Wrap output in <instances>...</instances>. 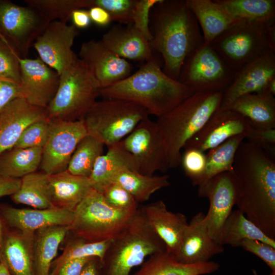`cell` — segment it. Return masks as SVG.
<instances>
[{
  "instance_id": "obj_31",
  "label": "cell",
  "mask_w": 275,
  "mask_h": 275,
  "mask_svg": "<svg viewBox=\"0 0 275 275\" xmlns=\"http://www.w3.org/2000/svg\"><path fill=\"white\" fill-rule=\"evenodd\" d=\"M70 229V226H53L35 232L33 245L35 275H50L59 246Z\"/></svg>"
},
{
  "instance_id": "obj_46",
  "label": "cell",
  "mask_w": 275,
  "mask_h": 275,
  "mask_svg": "<svg viewBox=\"0 0 275 275\" xmlns=\"http://www.w3.org/2000/svg\"><path fill=\"white\" fill-rule=\"evenodd\" d=\"M160 0H136L132 18L133 25L150 42V13L153 6Z\"/></svg>"
},
{
  "instance_id": "obj_35",
  "label": "cell",
  "mask_w": 275,
  "mask_h": 275,
  "mask_svg": "<svg viewBox=\"0 0 275 275\" xmlns=\"http://www.w3.org/2000/svg\"><path fill=\"white\" fill-rule=\"evenodd\" d=\"M42 148H13L0 156V177L21 179L40 166Z\"/></svg>"
},
{
  "instance_id": "obj_11",
  "label": "cell",
  "mask_w": 275,
  "mask_h": 275,
  "mask_svg": "<svg viewBox=\"0 0 275 275\" xmlns=\"http://www.w3.org/2000/svg\"><path fill=\"white\" fill-rule=\"evenodd\" d=\"M133 157L138 172L153 176L157 171L169 169L166 144L156 122L147 117L121 141Z\"/></svg>"
},
{
  "instance_id": "obj_28",
  "label": "cell",
  "mask_w": 275,
  "mask_h": 275,
  "mask_svg": "<svg viewBox=\"0 0 275 275\" xmlns=\"http://www.w3.org/2000/svg\"><path fill=\"white\" fill-rule=\"evenodd\" d=\"M107 148V151L97 159L89 177L92 188L100 193L120 172L128 169L138 172L133 157L121 142Z\"/></svg>"
},
{
  "instance_id": "obj_17",
  "label": "cell",
  "mask_w": 275,
  "mask_h": 275,
  "mask_svg": "<svg viewBox=\"0 0 275 275\" xmlns=\"http://www.w3.org/2000/svg\"><path fill=\"white\" fill-rule=\"evenodd\" d=\"M275 77V51H268L238 70L233 79L222 92L221 108L228 107L238 98L263 91Z\"/></svg>"
},
{
  "instance_id": "obj_3",
  "label": "cell",
  "mask_w": 275,
  "mask_h": 275,
  "mask_svg": "<svg viewBox=\"0 0 275 275\" xmlns=\"http://www.w3.org/2000/svg\"><path fill=\"white\" fill-rule=\"evenodd\" d=\"M194 93L167 75L157 59L146 62L136 72L110 86L100 88L104 98L134 102L159 118L175 108Z\"/></svg>"
},
{
  "instance_id": "obj_6",
  "label": "cell",
  "mask_w": 275,
  "mask_h": 275,
  "mask_svg": "<svg viewBox=\"0 0 275 275\" xmlns=\"http://www.w3.org/2000/svg\"><path fill=\"white\" fill-rule=\"evenodd\" d=\"M100 88L91 70L78 58L60 75L57 91L46 108L48 119L64 121L81 119L97 101Z\"/></svg>"
},
{
  "instance_id": "obj_8",
  "label": "cell",
  "mask_w": 275,
  "mask_h": 275,
  "mask_svg": "<svg viewBox=\"0 0 275 275\" xmlns=\"http://www.w3.org/2000/svg\"><path fill=\"white\" fill-rule=\"evenodd\" d=\"M138 210L115 208L101 193L92 188L73 211L70 231L76 238L89 242L113 239L128 226Z\"/></svg>"
},
{
  "instance_id": "obj_45",
  "label": "cell",
  "mask_w": 275,
  "mask_h": 275,
  "mask_svg": "<svg viewBox=\"0 0 275 275\" xmlns=\"http://www.w3.org/2000/svg\"><path fill=\"white\" fill-rule=\"evenodd\" d=\"M101 193L106 201L115 208L130 211L138 210V203L132 196L117 183L108 184Z\"/></svg>"
},
{
  "instance_id": "obj_9",
  "label": "cell",
  "mask_w": 275,
  "mask_h": 275,
  "mask_svg": "<svg viewBox=\"0 0 275 275\" xmlns=\"http://www.w3.org/2000/svg\"><path fill=\"white\" fill-rule=\"evenodd\" d=\"M235 72L256 57L275 51V19L266 23L242 22L210 44Z\"/></svg>"
},
{
  "instance_id": "obj_22",
  "label": "cell",
  "mask_w": 275,
  "mask_h": 275,
  "mask_svg": "<svg viewBox=\"0 0 275 275\" xmlns=\"http://www.w3.org/2000/svg\"><path fill=\"white\" fill-rule=\"evenodd\" d=\"M0 214L4 221L16 230L26 234L53 226H70L74 212L56 207L47 209L16 208L0 205Z\"/></svg>"
},
{
  "instance_id": "obj_57",
  "label": "cell",
  "mask_w": 275,
  "mask_h": 275,
  "mask_svg": "<svg viewBox=\"0 0 275 275\" xmlns=\"http://www.w3.org/2000/svg\"><path fill=\"white\" fill-rule=\"evenodd\" d=\"M4 229H3V222L2 220V217L1 216L0 214V245L3 239V237L4 236ZM1 261V254H0V261Z\"/></svg>"
},
{
  "instance_id": "obj_10",
  "label": "cell",
  "mask_w": 275,
  "mask_h": 275,
  "mask_svg": "<svg viewBox=\"0 0 275 275\" xmlns=\"http://www.w3.org/2000/svg\"><path fill=\"white\" fill-rule=\"evenodd\" d=\"M235 72L210 44L203 42L185 61L178 80L194 93L223 92Z\"/></svg>"
},
{
  "instance_id": "obj_55",
  "label": "cell",
  "mask_w": 275,
  "mask_h": 275,
  "mask_svg": "<svg viewBox=\"0 0 275 275\" xmlns=\"http://www.w3.org/2000/svg\"><path fill=\"white\" fill-rule=\"evenodd\" d=\"M264 90L273 96L275 95V77L269 81Z\"/></svg>"
},
{
  "instance_id": "obj_49",
  "label": "cell",
  "mask_w": 275,
  "mask_h": 275,
  "mask_svg": "<svg viewBox=\"0 0 275 275\" xmlns=\"http://www.w3.org/2000/svg\"><path fill=\"white\" fill-rule=\"evenodd\" d=\"M19 97H21L19 85L0 79V112L10 102Z\"/></svg>"
},
{
  "instance_id": "obj_15",
  "label": "cell",
  "mask_w": 275,
  "mask_h": 275,
  "mask_svg": "<svg viewBox=\"0 0 275 275\" xmlns=\"http://www.w3.org/2000/svg\"><path fill=\"white\" fill-rule=\"evenodd\" d=\"M78 32L72 24L56 20L49 23L33 47L39 59L60 75L69 69L78 57L72 48Z\"/></svg>"
},
{
  "instance_id": "obj_53",
  "label": "cell",
  "mask_w": 275,
  "mask_h": 275,
  "mask_svg": "<svg viewBox=\"0 0 275 275\" xmlns=\"http://www.w3.org/2000/svg\"><path fill=\"white\" fill-rule=\"evenodd\" d=\"M20 184L21 179L0 177V198L13 195L19 188Z\"/></svg>"
},
{
  "instance_id": "obj_42",
  "label": "cell",
  "mask_w": 275,
  "mask_h": 275,
  "mask_svg": "<svg viewBox=\"0 0 275 275\" xmlns=\"http://www.w3.org/2000/svg\"><path fill=\"white\" fill-rule=\"evenodd\" d=\"M20 58L10 44L0 39V79L20 85Z\"/></svg>"
},
{
  "instance_id": "obj_29",
  "label": "cell",
  "mask_w": 275,
  "mask_h": 275,
  "mask_svg": "<svg viewBox=\"0 0 275 275\" xmlns=\"http://www.w3.org/2000/svg\"><path fill=\"white\" fill-rule=\"evenodd\" d=\"M226 108L244 117L253 128L275 129V98L265 90L242 96Z\"/></svg>"
},
{
  "instance_id": "obj_24",
  "label": "cell",
  "mask_w": 275,
  "mask_h": 275,
  "mask_svg": "<svg viewBox=\"0 0 275 275\" xmlns=\"http://www.w3.org/2000/svg\"><path fill=\"white\" fill-rule=\"evenodd\" d=\"M100 40L108 49L126 60L147 62L156 59L150 42L133 24L114 25Z\"/></svg>"
},
{
  "instance_id": "obj_5",
  "label": "cell",
  "mask_w": 275,
  "mask_h": 275,
  "mask_svg": "<svg viewBox=\"0 0 275 275\" xmlns=\"http://www.w3.org/2000/svg\"><path fill=\"white\" fill-rule=\"evenodd\" d=\"M166 251L164 242L148 223L141 210L112 240L100 263V275H129L147 256Z\"/></svg>"
},
{
  "instance_id": "obj_4",
  "label": "cell",
  "mask_w": 275,
  "mask_h": 275,
  "mask_svg": "<svg viewBox=\"0 0 275 275\" xmlns=\"http://www.w3.org/2000/svg\"><path fill=\"white\" fill-rule=\"evenodd\" d=\"M223 92L194 93L156 121L163 138L169 169L178 167L181 149L221 107Z\"/></svg>"
},
{
  "instance_id": "obj_52",
  "label": "cell",
  "mask_w": 275,
  "mask_h": 275,
  "mask_svg": "<svg viewBox=\"0 0 275 275\" xmlns=\"http://www.w3.org/2000/svg\"><path fill=\"white\" fill-rule=\"evenodd\" d=\"M72 25L76 29H86L92 22L88 10L78 9L74 10L71 16Z\"/></svg>"
},
{
  "instance_id": "obj_2",
  "label": "cell",
  "mask_w": 275,
  "mask_h": 275,
  "mask_svg": "<svg viewBox=\"0 0 275 275\" xmlns=\"http://www.w3.org/2000/svg\"><path fill=\"white\" fill-rule=\"evenodd\" d=\"M150 42L163 61V72L178 80L186 59L204 42L202 33L186 0H160L150 13Z\"/></svg>"
},
{
  "instance_id": "obj_16",
  "label": "cell",
  "mask_w": 275,
  "mask_h": 275,
  "mask_svg": "<svg viewBox=\"0 0 275 275\" xmlns=\"http://www.w3.org/2000/svg\"><path fill=\"white\" fill-rule=\"evenodd\" d=\"M252 126L241 114L228 108H218L202 128L184 145L183 149H195L204 152L238 135L245 139Z\"/></svg>"
},
{
  "instance_id": "obj_37",
  "label": "cell",
  "mask_w": 275,
  "mask_h": 275,
  "mask_svg": "<svg viewBox=\"0 0 275 275\" xmlns=\"http://www.w3.org/2000/svg\"><path fill=\"white\" fill-rule=\"evenodd\" d=\"M236 18L248 22L275 19L274 0H216Z\"/></svg>"
},
{
  "instance_id": "obj_48",
  "label": "cell",
  "mask_w": 275,
  "mask_h": 275,
  "mask_svg": "<svg viewBox=\"0 0 275 275\" xmlns=\"http://www.w3.org/2000/svg\"><path fill=\"white\" fill-rule=\"evenodd\" d=\"M248 142L258 146L274 159L275 129L252 128L246 137Z\"/></svg>"
},
{
  "instance_id": "obj_39",
  "label": "cell",
  "mask_w": 275,
  "mask_h": 275,
  "mask_svg": "<svg viewBox=\"0 0 275 275\" xmlns=\"http://www.w3.org/2000/svg\"><path fill=\"white\" fill-rule=\"evenodd\" d=\"M112 240L89 242L76 238L69 243L62 254L53 260L50 275H57L65 263L73 259L96 257L101 262Z\"/></svg>"
},
{
  "instance_id": "obj_47",
  "label": "cell",
  "mask_w": 275,
  "mask_h": 275,
  "mask_svg": "<svg viewBox=\"0 0 275 275\" xmlns=\"http://www.w3.org/2000/svg\"><path fill=\"white\" fill-rule=\"evenodd\" d=\"M240 246L261 259L271 269L275 272V248L260 241L254 239L243 240Z\"/></svg>"
},
{
  "instance_id": "obj_40",
  "label": "cell",
  "mask_w": 275,
  "mask_h": 275,
  "mask_svg": "<svg viewBox=\"0 0 275 275\" xmlns=\"http://www.w3.org/2000/svg\"><path fill=\"white\" fill-rule=\"evenodd\" d=\"M26 6L38 13L48 23L56 20L65 23L72 12L88 8V0H24Z\"/></svg>"
},
{
  "instance_id": "obj_33",
  "label": "cell",
  "mask_w": 275,
  "mask_h": 275,
  "mask_svg": "<svg viewBox=\"0 0 275 275\" xmlns=\"http://www.w3.org/2000/svg\"><path fill=\"white\" fill-rule=\"evenodd\" d=\"M111 183L123 187L138 203L148 200L153 193L170 184L169 175L147 176L128 169L116 175Z\"/></svg>"
},
{
  "instance_id": "obj_56",
  "label": "cell",
  "mask_w": 275,
  "mask_h": 275,
  "mask_svg": "<svg viewBox=\"0 0 275 275\" xmlns=\"http://www.w3.org/2000/svg\"><path fill=\"white\" fill-rule=\"evenodd\" d=\"M0 275H11L2 261H0Z\"/></svg>"
},
{
  "instance_id": "obj_14",
  "label": "cell",
  "mask_w": 275,
  "mask_h": 275,
  "mask_svg": "<svg viewBox=\"0 0 275 275\" xmlns=\"http://www.w3.org/2000/svg\"><path fill=\"white\" fill-rule=\"evenodd\" d=\"M50 121V133L42 148L40 164L42 172L48 175L67 170L77 145L88 134L81 120Z\"/></svg>"
},
{
  "instance_id": "obj_19",
  "label": "cell",
  "mask_w": 275,
  "mask_h": 275,
  "mask_svg": "<svg viewBox=\"0 0 275 275\" xmlns=\"http://www.w3.org/2000/svg\"><path fill=\"white\" fill-rule=\"evenodd\" d=\"M79 59L91 70L101 88L122 80L131 73L132 66L108 49L101 40L83 42L79 51Z\"/></svg>"
},
{
  "instance_id": "obj_36",
  "label": "cell",
  "mask_w": 275,
  "mask_h": 275,
  "mask_svg": "<svg viewBox=\"0 0 275 275\" xmlns=\"http://www.w3.org/2000/svg\"><path fill=\"white\" fill-rule=\"evenodd\" d=\"M245 139L243 135H236L208 150L206 154L205 169L200 185L217 174L233 171L236 152Z\"/></svg>"
},
{
  "instance_id": "obj_51",
  "label": "cell",
  "mask_w": 275,
  "mask_h": 275,
  "mask_svg": "<svg viewBox=\"0 0 275 275\" xmlns=\"http://www.w3.org/2000/svg\"><path fill=\"white\" fill-rule=\"evenodd\" d=\"M88 11L91 21L97 25L105 26L112 21L109 13L100 7L93 6Z\"/></svg>"
},
{
  "instance_id": "obj_20",
  "label": "cell",
  "mask_w": 275,
  "mask_h": 275,
  "mask_svg": "<svg viewBox=\"0 0 275 275\" xmlns=\"http://www.w3.org/2000/svg\"><path fill=\"white\" fill-rule=\"evenodd\" d=\"M46 119V108L32 105L22 98L10 102L0 112V156L14 147L29 125Z\"/></svg>"
},
{
  "instance_id": "obj_34",
  "label": "cell",
  "mask_w": 275,
  "mask_h": 275,
  "mask_svg": "<svg viewBox=\"0 0 275 275\" xmlns=\"http://www.w3.org/2000/svg\"><path fill=\"white\" fill-rule=\"evenodd\" d=\"M11 198L17 204L35 209L54 207L50 198L48 175L43 172H35L21 178L19 188Z\"/></svg>"
},
{
  "instance_id": "obj_41",
  "label": "cell",
  "mask_w": 275,
  "mask_h": 275,
  "mask_svg": "<svg viewBox=\"0 0 275 275\" xmlns=\"http://www.w3.org/2000/svg\"><path fill=\"white\" fill-rule=\"evenodd\" d=\"M136 0H89V8L100 7L110 15L112 20L120 24H132Z\"/></svg>"
},
{
  "instance_id": "obj_54",
  "label": "cell",
  "mask_w": 275,
  "mask_h": 275,
  "mask_svg": "<svg viewBox=\"0 0 275 275\" xmlns=\"http://www.w3.org/2000/svg\"><path fill=\"white\" fill-rule=\"evenodd\" d=\"M100 263L98 258H92L85 265L79 275H100Z\"/></svg>"
},
{
  "instance_id": "obj_27",
  "label": "cell",
  "mask_w": 275,
  "mask_h": 275,
  "mask_svg": "<svg viewBox=\"0 0 275 275\" xmlns=\"http://www.w3.org/2000/svg\"><path fill=\"white\" fill-rule=\"evenodd\" d=\"M48 182L53 207L71 211L92 188L89 177L73 175L67 170L48 175Z\"/></svg>"
},
{
  "instance_id": "obj_26",
  "label": "cell",
  "mask_w": 275,
  "mask_h": 275,
  "mask_svg": "<svg viewBox=\"0 0 275 275\" xmlns=\"http://www.w3.org/2000/svg\"><path fill=\"white\" fill-rule=\"evenodd\" d=\"M34 234L16 230L4 234L0 245L1 261L11 275H35L33 245Z\"/></svg>"
},
{
  "instance_id": "obj_44",
  "label": "cell",
  "mask_w": 275,
  "mask_h": 275,
  "mask_svg": "<svg viewBox=\"0 0 275 275\" xmlns=\"http://www.w3.org/2000/svg\"><path fill=\"white\" fill-rule=\"evenodd\" d=\"M184 172L194 186H199L202 180L206 165V154L195 149H184L181 155Z\"/></svg>"
},
{
  "instance_id": "obj_38",
  "label": "cell",
  "mask_w": 275,
  "mask_h": 275,
  "mask_svg": "<svg viewBox=\"0 0 275 275\" xmlns=\"http://www.w3.org/2000/svg\"><path fill=\"white\" fill-rule=\"evenodd\" d=\"M104 146L99 140L87 134L77 145L67 170L75 175L89 177L97 159L103 154Z\"/></svg>"
},
{
  "instance_id": "obj_59",
  "label": "cell",
  "mask_w": 275,
  "mask_h": 275,
  "mask_svg": "<svg viewBox=\"0 0 275 275\" xmlns=\"http://www.w3.org/2000/svg\"><path fill=\"white\" fill-rule=\"evenodd\" d=\"M254 275H257V273L256 271H253ZM269 275H275V272H271V273Z\"/></svg>"
},
{
  "instance_id": "obj_18",
  "label": "cell",
  "mask_w": 275,
  "mask_h": 275,
  "mask_svg": "<svg viewBox=\"0 0 275 275\" xmlns=\"http://www.w3.org/2000/svg\"><path fill=\"white\" fill-rule=\"evenodd\" d=\"M21 97L30 104L46 108L54 97L60 75L39 58H19Z\"/></svg>"
},
{
  "instance_id": "obj_50",
  "label": "cell",
  "mask_w": 275,
  "mask_h": 275,
  "mask_svg": "<svg viewBox=\"0 0 275 275\" xmlns=\"http://www.w3.org/2000/svg\"><path fill=\"white\" fill-rule=\"evenodd\" d=\"M91 258H84L70 260L63 265L57 275H79L86 263Z\"/></svg>"
},
{
  "instance_id": "obj_21",
  "label": "cell",
  "mask_w": 275,
  "mask_h": 275,
  "mask_svg": "<svg viewBox=\"0 0 275 275\" xmlns=\"http://www.w3.org/2000/svg\"><path fill=\"white\" fill-rule=\"evenodd\" d=\"M205 214H195L185 229L179 250L175 256L180 262L195 264L209 261L214 255L224 251L223 245L210 236L206 224Z\"/></svg>"
},
{
  "instance_id": "obj_7",
  "label": "cell",
  "mask_w": 275,
  "mask_h": 275,
  "mask_svg": "<svg viewBox=\"0 0 275 275\" xmlns=\"http://www.w3.org/2000/svg\"><path fill=\"white\" fill-rule=\"evenodd\" d=\"M149 116L139 104L118 98L96 101L81 118L88 134L107 147L119 143Z\"/></svg>"
},
{
  "instance_id": "obj_12",
  "label": "cell",
  "mask_w": 275,
  "mask_h": 275,
  "mask_svg": "<svg viewBox=\"0 0 275 275\" xmlns=\"http://www.w3.org/2000/svg\"><path fill=\"white\" fill-rule=\"evenodd\" d=\"M48 23L35 11L11 2L0 1V30L13 42V47L22 59Z\"/></svg>"
},
{
  "instance_id": "obj_32",
  "label": "cell",
  "mask_w": 275,
  "mask_h": 275,
  "mask_svg": "<svg viewBox=\"0 0 275 275\" xmlns=\"http://www.w3.org/2000/svg\"><path fill=\"white\" fill-rule=\"evenodd\" d=\"M245 239L257 240L275 248V240L267 237L239 209L232 210L223 226L221 244L239 247Z\"/></svg>"
},
{
  "instance_id": "obj_30",
  "label": "cell",
  "mask_w": 275,
  "mask_h": 275,
  "mask_svg": "<svg viewBox=\"0 0 275 275\" xmlns=\"http://www.w3.org/2000/svg\"><path fill=\"white\" fill-rule=\"evenodd\" d=\"M219 266L218 263L211 261L182 263L165 251L150 256L133 275H203L216 271Z\"/></svg>"
},
{
  "instance_id": "obj_58",
  "label": "cell",
  "mask_w": 275,
  "mask_h": 275,
  "mask_svg": "<svg viewBox=\"0 0 275 275\" xmlns=\"http://www.w3.org/2000/svg\"><path fill=\"white\" fill-rule=\"evenodd\" d=\"M0 39L7 44H10L8 40L4 37L0 30Z\"/></svg>"
},
{
  "instance_id": "obj_25",
  "label": "cell",
  "mask_w": 275,
  "mask_h": 275,
  "mask_svg": "<svg viewBox=\"0 0 275 275\" xmlns=\"http://www.w3.org/2000/svg\"><path fill=\"white\" fill-rule=\"evenodd\" d=\"M200 27L204 42L209 44L228 30L242 22L216 0H186Z\"/></svg>"
},
{
  "instance_id": "obj_43",
  "label": "cell",
  "mask_w": 275,
  "mask_h": 275,
  "mask_svg": "<svg viewBox=\"0 0 275 275\" xmlns=\"http://www.w3.org/2000/svg\"><path fill=\"white\" fill-rule=\"evenodd\" d=\"M51 128V121L44 119L29 125L22 132L13 148H42L45 145Z\"/></svg>"
},
{
  "instance_id": "obj_1",
  "label": "cell",
  "mask_w": 275,
  "mask_h": 275,
  "mask_svg": "<svg viewBox=\"0 0 275 275\" xmlns=\"http://www.w3.org/2000/svg\"><path fill=\"white\" fill-rule=\"evenodd\" d=\"M233 173L238 209L275 240L274 159L258 146L243 141L235 155Z\"/></svg>"
},
{
  "instance_id": "obj_23",
  "label": "cell",
  "mask_w": 275,
  "mask_h": 275,
  "mask_svg": "<svg viewBox=\"0 0 275 275\" xmlns=\"http://www.w3.org/2000/svg\"><path fill=\"white\" fill-rule=\"evenodd\" d=\"M140 209L149 225L164 242L167 252L176 256L188 224L185 215L169 210L162 200L147 204Z\"/></svg>"
},
{
  "instance_id": "obj_13",
  "label": "cell",
  "mask_w": 275,
  "mask_h": 275,
  "mask_svg": "<svg viewBox=\"0 0 275 275\" xmlns=\"http://www.w3.org/2000/svg\"><path fill=\"white\" fill-rule=\"evenodd\" d=\"M198 195L209 201L205 215L208 233L221 244L223 226L237 200V188L234 174L226 172L217 174L198 186Z\"/></svg>"
}]
</instances>
